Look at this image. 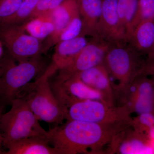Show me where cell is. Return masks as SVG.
Masks as SVG:
<instances>
[{
  "label": "cell",
  "instance_id": "obj_1",
  "mask_svg": "<svg viewBox=\"0 0 154 154\" xmlns=\"http://www.w3.org/2000/svg\"><path fill=\"white\" fill-rule=\"evenodd\" d=\"M128 127L67 120L63 126L47 131L46 139L59 154L96 153L109 146L116 135Z\"/></svg>",
  "mask_w": 154,
  "mask_h": 154
},
{
  "label": "cell",
  "instance_id": "obj_2",
  "mask_svg": "<svg viewBox=\"0 0 154 154\" xmlns=\"http://www.w3.org/2000/svg\"><path fill=\"white\" fill-rule=\"evenodd\" d=\"M11 105L10 110L2 114L1 118L3 145L8 148L17 141L33 137L46 139L47 131L40 125L25 99L16 97Z\"/></svg>",
  "mask_w": 154,
  "mask_h": 154
},
{
  "label": "cell",
  "instance_id": "obj_3",
  "mask_svg": "<svg viewBox=\"0 0 154 154\" xmlns=\"http://www.w3.org/2000/svg\"><path fill=\"white\" fill-rule=\"evenodd\" d=\"M53 75L48 68L36 81L23 87L16 97L25 99L38 120L48 123H60L65 118L63 110L50 84L49 78Z\"/></svg>",
  "mask_w": 154,
  "mask_h": 154
},
{
  "label": "cell",
  "instance_id": "obj_4",
  "mask_svg": "<svg viewBox=\"0 0 154 154\" xmlns=\"http://www.w3.org/2000/svg\"><path fill=\"white\" fill-rule=\"evenodd\" d=\"M130 113L124 106L116 107L99 100H78L67 106L65 117L67 120L131 126Z\"/></svg>",
  "mask_w": 154,
  "mask_h": 154
},
{
  "label": "cell",
  "instance_id": "obj_5",
  "mask_svg": "<svg viewBox=\"0 0 154 154\" xmlns=\"http://www.w3.org/2000/svg\"><path fill=\"white\" fill-rule=\"evenodd\" d=\"M10 57L0 60V102L11 105L19 91L30 82L43 68L40 57L16 64Z\"/></svg>",
  "mask_w": 154,
  "mask_h": 154
},
{
  "label": "cell",
  "instance_id": "obj_6",
  "mask_svg": "<svg viewBox=\"0 0 154 154\" xmlns=\"http://www.w3.org/2000/svg\"><path fill=\"white\" fill-rule=\"evenodd\" d=\"M112 45L107 53L104 63L110 75L117 82L114 87L116 96L119 97L139 75L143 60L130 45Z\"/></svg>",
  "mask_w": 154,
  "mask_h": 154
},
{
  "label": "cell",
  "instance_id": "obj_7",
  "mask_svg": "<svg viewBox=\"0 0 154 154\" xmlns=\"http://www.w3.org/2000/svg\"><path fill=\"white\" fill-rule=\"evenodd\" d=\"M0 27V39L14 60L19 62L38 57L43 52L41 40L26 33L22 25Z\"/></svg>",
  "mask_w": 154,
  "mask_h": 154
},
{
  "label": "cell",
  "instance_id": "obj_8",
  "mask_svg": "<svg viewBox=\"0 0 154 154\" xmlns=\"http://www.w3.org/2000/svg\"><path fill=\"white\" fill-rule=\"evenodd\" d=\"M112 45L97 38H93L68 66L59 70L56 80L63 81L81 72L103 63Z\"/></svg>",
  "mask_w": 154,
  "mask_h": 154
},
{
  "label": "cell",
  "instance_id": "obj_9",
  "mask_svg": "<svg viewBox=\"0 0 154 154\" xmlns=\"http://www.w3.org/2000/svg\"><path fill=\"white\" fill-rule=\"evenodd\" d=\"M121 106L130 113L154 114V83L147 76H138L120 97Z\"/></svg>",
  "mask_w": 154,
  "mask_h": 154
},
{
  "label": "cell",
  "instance_id": "obj_10",
  "mask_svg": "<svg viewBox=\"0 0 154 154\" xmlns=\"http://www.w3.org/2000/svg\"><path fill=\"white\" fill-rule=\"evenodd\" d=\"M117 0H103L102 14L96 31V38L112 45L128 43L126 33L117 11Z\"/></svg>",
  "mask_w": 154,
  "mask_h": 154
},
{
  "label": "cell",
  "instance_id": "obj_11",
  "mask_svg": "<svg viewBox=\"0 0 154 154\" xmlns=\"http://www.w3.org/2000/svg\"><path fill=\"white\" fill-rule=\"evenodd\" d=\"M129 127L113 138L108 148L109 153L154 154L150 140L144 134L131 130Z\"/></svg>",
  "mask_w": 154,
  "mask_h": 154
},
{
  "label": "cell",
  "instance_id": "obj_12",
  "mask_svg": "<svg viewBox=\"0 0 154 154\" xmlns=\"http://www.w3.org/2000/svg\"><path fill=\"white\" fill-rule=\"evenodd\" d=\"M77 75L85 84L100 92L105 102L115 105V91L110 80V74L104 63Z\"/></svg>",
  "mask_w": 154,
  "mask_h": 154
},
{
  "label": "cell",
  "instance_id": "obj_13",
  "mask_svg": "<svg viewBox=\"0 0 154 154\" xmlns=\"http://www.w3.org/2000/svg\"><path fill=\"white\" fill-rule=\"evenodd\" d=\"M85 36L82 35L56 45L52 62L48 67L53 74L68 66L88 44V41Z\"/></svg>",
  "mask_w": 154,
  "mask_h": 154
},
{
  "label": "cell",
  "instance_id": "obj_14",
  "mask_svg": "<svg viewBox=\"0 0 154 154\" xmlns=\"http://www.w3.org/2000/svg\"><path fill=\"white\" fill-rule=\"evenodd\" d=\"M79 14L76 0H64L51 13L54 25L53 33L46 38L43 44V52L56 44L60 33L69 25L72 19Z\"/></svg>",
  "mask_w": 154,
  "mask_h": 154
},
{
  "label": "cell",
  "instance_id": "obj_15",
  "mask_svg": "<svg viewBox=\"0 0 154 154\" xmlns=\"http://www.w3.org/2000/svg\"><path fill=\"white\" fill-rule=\"evenodd\" d=\"M103 0H76L82 20V35L96 37V28L102 14Z\"/></svg>",
  "mask_w": 154,
  "mask_h": 154
},
{
  "label": "cell",
  "instance_id": "obj_16",
  "mask_svg": "<svg viewBox=\"0 0 154 154\" xmlns=\"http://www.w3.org/2000/svg\"><path fill=\"white\" fill-rule=\"evenodd\" d=\"M7 148V154H59L46 139L38 137L25 138L14 143Z\"/></svg>",
  "mask_w": 154,
  "mask_h": 154
},
{
  "label": "cell",
  "instance_id": "obj_17",
  "mask_svg": "<svg viewBox=\"0 0 154 154\" xmlns=\"http://www.w3.org/2000/svg\"><path fill=\"white\" fill-rule=\"evenodd\" d=\"M154 42V21H144L134 28L128 43L140 55L148 54Z\"/></svg>",
  "mask_w": 154,
  "mask_h": 154
},
{
  "label": "cell",
  "instance_id": "obj_18",
  "mask_svg": "<svg viewBox=\"0 0 154 154\" xmlns=\"http://www.w3.org/2000/svg\"><path fill=\"white\" fill-rule=\"evenodd\" d=\"M22 25L27 33L41 41L49 37L54 30L51 14L35 17Z\"/></svg>",
  "mask_w": 154,
  "mask_h": 154
},
{
  "label": "cell",
  "instance_id": "obj_19",
  "mask_svg": "<svg viewBox=\"0 0 154 154\" xmlns=\"http://www.w3.org/2000/svg\"><path fill=\"white\" fill-rule=\"evenodd\" d=\"M138 0H117V11L128 42L132 33V25L137 11Z\"/></svg>",
  "mask_w": 154,
  "mask_h": 154
},
{
  "label": "cell",
  "instance_id": "obj_20",
  "mask_svg": "<svg viewBox=\"0 0 154 154\" xmlns=\"http://www.w3.org/2000/svg\"><path fill=\"white\" fill-rule=\"evenodd\" d=\"M38 0H23L14 15L0 23V26L22 25L30 20Z\"/></svg>",
  "mask_w": 154,
  "mask_h": 154
},
{
  "label": "cell",
  "instance_id": "obj_21",
  "mask_svg": "<svg viewBox=\"0 0 154 154\" xmlns=\"http://www.w3.org/2000/svg\"><path fill=\"white\" fill-rule=\"evenodd\" d=\"M149 20L154 21V0H138L137 11L133 23L132 32L141 22Z\"/></svg>",
  "mask_w": 154,
  "mask_h": 154
},
{
  "label": "cell",
  "instance_id": "obj_22",
  "mask_svg": "<svg viewBox=\"0 0 154 154\" xmlns=\"http://www.w3.org/2000/svg\"><path fill=\"white\" fill-rule=\"evenodd\" d=\"M83 30V21L79 14L62 31L58 37L56 44L61 42L73 39L82 35Z\"/></svg>",
  "mask_w": 154,
  "mask_h": 154
},
{
  "label": "cell",
  "instance_id": "obj_23",
  "mask_svg": "<svg viewBox=\"0 0 154 154\" xmlns=\"http://www.w3.org/2000/svg\"><path fill=\"white\" fill-rule=\"evenodd\" d=\"M153 126L154 114L152 113L138 114L137 116L133 119L132 127L137 132L146 135L149 130Z\"/></svg>",
  "mask_w": 154,
  "mask_h": 154
},
{
  "label": "cell",
  "instance_id": "obj_24",
  "mask_svg": "<svg viewBox=\"0 0 154 154\" xmlns=\"http://www.w3.org/2000/svg\"><path fill=\"white\" fill-rule=\"evenodd\" d=\"M64 1V0H38L30 20L39 16L51 14Z\"/></svg>",
  "mask_w": 154,
  "mask_h": 154
},
{
  "label": "cell",
  "instance_id": "obj_25",
  "mask_svg": "<svg viewBox=\"0 0 154 154\" xmlns=\"http://www.w3.org/2000/svg\"><path fill=\"white\" fill-rule=\"evenodd\" d=\"M23 0H0V23L12 17L21 5Z\"/></svg>",
  "mask_w": 154,
  "mask_h": 154
},
{
  "label": "cell",
  "instance_id": "obj_26",
  "mask_svg": "<svg viewBox=\"0 0 154 154\" xmlns=\"http://www.w3.org/2000/svg\"><path fill=\"white\" fill-rule=\"evenodd\" d=\"M154 74V52L147 54V57L144 60L139 75H152Z\"/></svg>",
  "mask_w": 154,
  "mask_h": 154
},
{
  "label": "cell",
  "instance_id": "obj_27",
  "mask_svg": "<svg viewBox=\"0 0 154 154\" xmlns=\"http://www.w3.org/2000/svg\"><path fill=\"white\" fill-rule=\"evenodd\" d=\"M146 135L151 140H154V126L149 130Z\"/></svg>",
  "mask_w": 154,
  "mask_h": 154
},
{
  "label": "cell",
  "instance_id": "obj_28",
  "mask_svg": "<svg viewBox=\"0 0 154 154\" xmlns=\"http://www.w3.org/2000/svg\"><path fill=\"white\" fill-rule=\"evenodd\" d=\"M2 108H0V154L3 153V152L2 151V150H1V147H2V145L3 144V137L1 131V118H2V111H2Z\"/></svg>",
  "mask_w": 154,
  "mask_h": 154
},
{
  "label": "cell",
  "instance_id": "obj_29",
  "mask_svg": "<svg viewBox=\"0 0 154 154\" xmlns=\"http://www.w3.org/2000/svg\"><path fill=\"white\" fill-rule=\"evenodd\" d=\"M2 44H1V42H0V58H1V57L2 55Z\"/></svg>",
  "mask_w": 154,
  "mask_h": 154
},
{
  "label": "cell",
  "instance_id": "obj_30",
  "mask_svg": "<svg viewBox=\"0 0 154 154\" xmlns=\"http://www.w3.org/2000/svg\"><path fill=\"white\" fill-rule=\"evenodd\" d=\"M150 52H154V45H153V46L152 48V50L149 53H150Z\"/></svg>",
  "mask_w": 154,
  "mask_h": 154
},
{
  "label": "cell",
  "instance_id": "obj_31",
  "mask_svg": "<svg viewBox=\"0 0 154 154\" xmlns=\"http://www.w3.org/2000/svg\"><path fill=\"white\" fill-rule=\"evenodd\" d=\"M152 79L153 80V81L154 83V74L153 75H152Z\"/></svg>",
  "mask_w": 154,
  "mask_h": 154
}]
</instances>
